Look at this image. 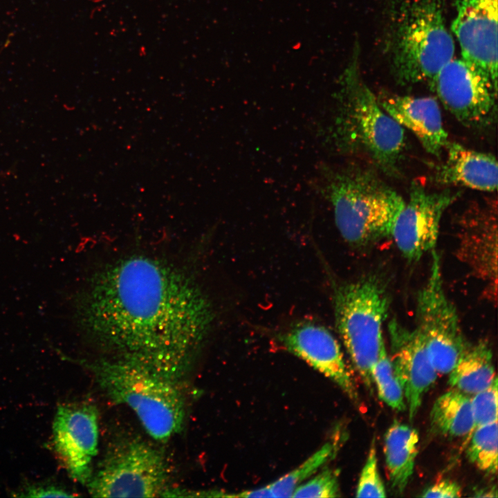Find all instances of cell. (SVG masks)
<instances>
[{"label":"cell","instance_id":"obj_1","mask_svg":"<svg viewBox=\"0 0 498 498\" xmlns=\"http://www.w3.org/2000/svg\"><path fill=\"white\" fill-rule=\"evenodd\" d=\"M77 326L115 357L140 362L178 382L214 317L187 272L145 255L125 256L93 273L74 299Z\"/></svg>","mask_w":498,"mask_h":498},{"label":"cell","instance_id":"obj_2","mask_svg":"<svg viewBox=\"0 0 498 498\" xmlns=\"http://www.w3.org/2000/svg\"><path fill=\"white\" fill-rule=\"evenodd\" d=\"M315 185L331 203L336 227L347 243L362 248L391 237L405 201L375 168L322 165Z\"/></svg>","mask_w":498,"mask_h":498},{"label":"cell","instance_id":"obj_3","mask_svg":"<svg viewBox=\"0 0 498 498\" xmlns=\"http://www.w3.org/2000/svg\"><path fill=\"white\" fill-rule=\"evenodd\" d=\"M340 83L337 145L344 151L360 155L384 174L398 177L406 147L405 129L382 108L362 80L356 60Z\"/></svg>","mask_w":498,"mask_h":498},{"label":"cell","instance_id":"obj_4","mask_svg":"<svg viewBox=\"0 0 498 498\" xmlns=\"http://www.w3.org/2000/svg\"><path fill=\"white\" fill-rule=\"evenodd\" d=\"M84 365L112 401L134 412L151 437L166 441L182 430L185 403L178 382L140 362L122 358Z\"/></svg>","mask_w":498,"mask_h":498},{"label":"cell","instance_id":"obj_5","mask_svg":"<svg viewBox=\"0 0 498 498\" xmlns=\"http://www.w3.org/2000/svg\"><path fill=\"white\" fill-rule=\"evenodd\" d=\"M387 50L396 82L403 86L427 82L454 58L441 0H402L391 15Z\"/></svg>","mask_w":498,"mask_h":498},{"label":"cell","instance_id":"obj_6","mask_svg":"<svg viewBox=\"0 0 498 498\" xmlns=\"http://www.w3.org/2000/svg\"><path fill=\"white\" fill-rule=\"evenodd\" d=\"M333 304L336 328L344 347L372 394V369L384 340L382 328L390 306L386 285L375 275L335 284Z\"/></svg>","mask_w":498,"mask_h":498},{"label":"cell","instance_id":"obj_7","mask_svg":"<svg viewBox=\"0 0 498 498\" xmlns=\"http://www.w3.org/2000/svg\"><path fill=\"white\" fill-rule=\"evenodd\" d=\"M164 452L138 438L111 445L86 483L94 497H165L172 488Z\"/></svg>","mask_w":498,"mask_h":498},{"label":"cell","instance_id":"obj_8","mask_svg":"<svg viewBox=\"0 0 498 498\" xmlns=\"http://www.w3.org/2000/svg\"><path fill=\"white\" fill-rule=\"evenodd\" d=\"M431 252L430 274L417 295L415 329L424 340L436 371L447 374L470 343L463 333L456 310L445 294L439 255L436 250Z\"/></svg>","mask_w":498,"mask_h":498},{"label":"cell","instance_id":"obj_9","mask_svg":"<svg viewBox=\"0 0 498 498\" xmlns=\"http://www.w3.org/2000/svg\"><path fill=\"white\" fill-rule=\"evenodd\" d=\"M431 86L444 107L463 126L481 129L496 121L497 86L472 62L453 58Z\"/></svg>","mask_w":498,"mask_h":498},{"label":"cell","instance_id":"obj_10","mask_svg":"<svg viewBox=\"0 0 498 498\" xmlns=\"http://www.w3.org/2000/svg\"><path fill=\"white\" fill-rule=\"evenodd\" d=\"M455 256L482 282L494 305L497 293V201L486 198L467 205L454 220Z\"/></svg>","mask_w":498,"mask_h":498},{"label":"cell","instance_id":"obj_11","mask_svg":"<svg viewBox=\"0 0 498 498\" xmlns=\"http://www.w3.org/2000/svg\"><path fill=\"white\" fill-rule=\"evenodd\" d=\"M460 191L430 192L412 183L409 199L395 222L391 237L405 259L416 262L435 250L443 214L460 196Z\"/></svg>","mask_w":498,"mask_h":498},{"label":"cell","instance_id":"obj_12","mask_svg":"<svg viewBox=\"0 0 498 498\" xmlns=\"http://www.w3.org/2000/svg\"><path fill=\"white\" fill-rule=\"evenodd\" d=\"M98 412L88 403H66L57 409L53 425L55 451L69 475L86 485L98 453Z\"/></svg>","mask_w":498,"mask_h":498},{"label":"cell","instance_id":"obj_13","mask_svg":"<svg viewBox=\"0 0 498 498\" xmlns=\"http://www.w3.org/2000/svg\"><path fill=\"white\" fill-rule=\"evenodd\" d=\"M452 30L461 57L497 86V0H458Z\"/></svg>","mask_w":498,"mask_h":498},{"label":"cell","instance_id":"obj_14","mask_svg":"<svg viewBox=\"0 0 498 498\" xmlns=\"http://www.w3.org/2000/svg\"><path fill=\"white\" fill-rule=\"evenodd\" d=\"M395 374L402 387L413 421L424 394L435 382L437 372L430 362L424 340L414 328L409 329L392 319L388 324Z\"/></svg>","mask_w":498,"mask_h":498},{"label":"cell","instance_id":"obj_15","mask_svg":"<svg viewBox=\"0 0 498 498\" xmlns=\"http://www.w3.org/2000/svg\"><path fill=\"white\" fill-rule=\"evenodd\" d=\"M278 339L288 352L336 383L351 399L358 400V392L340 344L327 329L314 322H302L279 335Z\"/></svg>","mask_w":498,"mask_h":498},{"label":"cell","instance_id":"obj_16","mask_svg":"<svg viewBox=\"0 0 498 498\" xmlns=\"http://www.w3.org/2000/svg\"><path fill=\"white\" fill-rule=\"evenodd\" d=\"M377 98L395 121L415 135L427 153L440 157L449 141L441 108L434 98L382 93Z\"/></svg>","mask_w":498,"mask_h":498},{"label":"cell","instance_id":"obj_17","mask_svg":"<svg viewBox=\"0 0 498 498\" xmlns=\"http://www.w3.org/2000/svg\"><path fill=\"white\" fill-rule=\"evenodd\" d=\"M445 149L446 158L432 176L435 183L488 192L497 190L498 165L493 155L454 142H448Z\"/></svg>","mask_w":498,"mask_h":498},{"label":"cell","instance_id":"obj_18","mask_svg":"<svg viewBox=\"0 0 498 498\" xmlns=\"http://www.w3.org/2000/svg\"><path fill=\"white\" fill-rule=\"evenodd\" d=\"M418 433L395 421L385 435L384 453L391 486L402 493L412 474L418 454Z\"/></svg>","mask_w":498,"mask_h":498},{"label":"cell","instance_id":"obj_19","mask_svg":"<svg viewBox=\"0 0 498 498\" xmlns=\"http://www.w3.org/2000/svg\"><path fill=\"white\" fill-rule=\"evenodd\" d=\"M449 375L450 386L468 395L490 386L497 377L492 350L487 342L481 340L470 344Z\"/></svg>","mask_w":498,"mask_h":498},{"label":"cell","instance_id":"obj_20","mask_svg":"<svg viewBox=\"0 0 498 498\" xmlns=\"http://www.w3.org/2000/svg\"><path fill=\"white\" fill-rule=\"evenodd\" d=\"M472 398L456 389L440 396L430 412L433 432L450 436H470L473 432Z\"/></svg>","mask_w":498,"mask_h":498},{"label":"cell","instance_id":"obj_21","mask_svg":"<svg viewBox=\"0 0 498 498\" xmlns=\"http://www.w3.org/2000/svg\"><path fill=\"white\" fill-rule=\"evenodd\" d=\"M332 443H326L302 463L267 485L273 497H291L295 489L315 474L333 454Z\"/></svg>","mask_w":498,"mask_h":498},{"label":"cell","instance_id":"obj_22","mask_svg":"<svg viewBox=\"0 0 498 498\" xmlns=\"http://www.w3.org/2000/svg\"><path fill=\"white\" fill-rule=\"evenodd\" d=\"M372 377L378 396L384 403L398 411L406 409L403 391L387 354L384 340L380 344L378 356L372 369Z\"/></svg>","mask_w":498,"mask_h":498},{"label":"cell","instance_id":"obj_23","mask_svg":"<svg viewBox=\"0 0 498 498\" xmlns=\"http://www.w3.org/2000/svg\"><path fill=\"white\" fill-rule=\"evenodd\" d=\"M468 459L479 470L494 474L497 470V421L477 427L466 450Z\"/></svg>","mask_w":498,"mask_h":498},{"label":"cell","instance_id":"obj_24","mask_svg":"<svg viewBox=\"0 0 498 498\" xmlns=\"http://www.w3.org/2000/svg\"><path fill=\"white\" fill-rule=\"evenodd\" d=\"M386 496L385 486L378 472L376 449L374 439L360 475L356 497H385Z\"/></svg>","mask_w":498,"mask_h":498},{"label":"cell","instance_id":"obj_25","mask_svg":"<svg viewBox=\"0 0 498 498\" xmlns=\"http://www.w3.org/2000/svg\"><path fill=\"white\" fill-rule=\"evenodd\" d=\"M340 496L337 474L333 470L326 468L307 482L299 485L291 497L332 498Z\"/></svg>","mask_w":498,"mask_h":498},{"label":"cell","instance_id":"obj_26","mask_svg":"<svg viewBox=\"0 0 498 498\" xmlns=\"http://www.w3.org/2000/svg\"><path fill=\"white\" fill-rule=\"evenodd\" d=\"M473 431L478 427L497 421V379L487 388L474 394L471 400Z\"/></svg>","mask_w":498,"mask_h":498},{"label":"cell","instance_id":"obj_27","mask_svg":"<svg viewBox=\"0 0 498 498\" xmlns=\"http://www.w3.org/2000/svg\"><path fill=\"white\" fill-rule=\"evenodd\" d=\"M461 488L455 481L443 479L427 488L422 497L455 498L461 496Z\"/></svg>","mask_w":498,"mask_h":498},{"label":"cell","instance_id":"obj_28","mask_svg":"<svg viewBox=\"0 0 498 498\" xmlns=\"http://www.w3.org/2000/svg\"><path fill=\"white\" fill-rule=\"evenodd\" d=\"M18 497H73V494L59 486L51 483H37L24 488Z\"/></svg>","mask_w":498,"mask_h":498},{"label":"cell","instance_id":"obj_29","mask_svg":"<svg viewBox=\"0 0 498 498\" xmlns=\"http://www.w3.org/2000/svg\"><path fill=\"white\" fill-rule=\"evenodd\" d=\"M234 497H273L270 490L267 486L260 488L244 490L237 494H234Z\"/></svg>","mask_w":498,"mask_h":498}]
</instances>
